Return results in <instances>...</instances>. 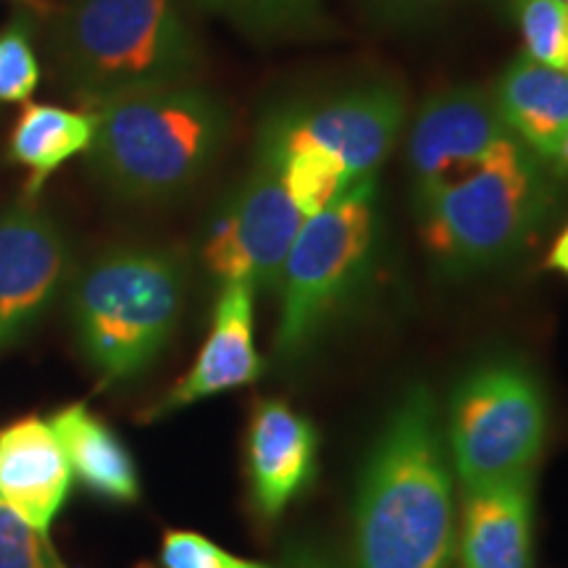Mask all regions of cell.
<instances>
[{
	"label": "cell",
	"instance_id": "obj_6",
	"mask_svg": "<svg viewBox=\"0 0 568 568\" xmlns=\"http://www.w3.org/2000/svg\"><path fill=\"white\" fill-rule=\"evenodd\" d=\"M376 237V176L355 182L329 209L305 219L276 280L274 358L301 364L324 326L364 282Z\"/></svg>",
	"mask_w": 568,
	"mask_h": 568
},
{
	"label": "cell",
	"instance_id": "obj_17",
	"mask_svg": "<svg viewBox=\"0 0 568 568\" xmlns=\"http://www.w3.org/2000/svg\"><path fill=\"white\" fill-rule=\"evenodd\" d=\"M51 426L67 453L71 474L92 495L111 503H134L140 497V477L132 453L116 432L95 416L88 406L61 408L51 418Z\"/></svg>",
	"mask_w": 568,
	"mask_h": 568
},
{
	"label": "cell",
	"instance_id": "obj_18",
	"mask_svg": "<svg viewBox=\"0 0 568 568\" xmlns=\"http://www.w3.org/2000/svg\"><path fill=\"white\" fill-rule=\"evenodd\" d=\"M95 111L27 103L9 140L11 159L30 172L27 197H38L45 182L74 155L88 153L95 138Z\"/></svg>",
	"mask_w": 568,
	"mask_h": 568
},
{
	"label": "cell",
	"instance_id": "obj_3",
	"mask_svg": "<svg viewBox=\"0 0 568 568\" xmlns=\"http://www.w3.org/2000/svg\"><path fill=\"white\" fill-rule=\"evenodd\" d=\"M90 111L98 124L84 163L124 203L182 195L205 174L230 130L224 105L195 82L132 92Z\"/></svg>",
	"mask_w": 568,
	"mask_h": 568
},
{
	"label": "cell",
	"instance_id": "obj_25",
	"mask_svg": "<svg viewBox=\"0 0 568 568\" xmlns=\"http://www.w3.org/2000/svg\"><path fill=\"white\" fill-rule=\"evenodd\" d=\"M280 568H337L329 552L308 542H293L284 550V560Z\"/></svg>",
	"mask_w": 568,
	"mask_h": 568
},
{
	"label": "cell",
	"instance_id": "obj_9",
	"mask_svg": "<svg viewBox=\"0 0 568 568\" xmlns=\"http://www.w3.org/2000/svg\"><path fill=\"white\" fill-rule=\"evenodd\" d=\"M305 216L290 201L274 166L255 159L251 174L216 211L203 240V261L219 282L274 290Z\"/></svg>",
	"mask_w": 568,
	"mask_h": 568
},
{
	"label": "cell",
	"instance_id": "obj_2",
	"mask_svg": "<svg viewBox=\"0 0 568 568\" xmlns=\"http://www.w3.org/2000/svg\"><path fill=\"white\" fill-rule=\"evenodd\" d=\"M55 80L84 109L195 82L201 45L176 0H67L48 21Z\"/></svg>",
	"mask_w": 568,
	"mask_h": 568
},
{
	"label": "cell",
	"instance_id": "obj_28",
	"mask_svg": "<svg viewBox=\"0 0 568 568\" xmlns=\"http://www.w3.org/2000/svg\"><path fill=\"white\" fill-rule=\"evenodd\" d=\"M237 3H253V6H274V9H282V6H297L303 0H237Z\"/></svg>",
	"mask_w": 568,
	"mask_h": 568
},
{
	"label": "cell",
	"instance_id": "obj_11",
	"mask_svg": "<svg viewBox=\"0 0 568 568\" xmlns=\"http://www.w3.org/2000/svg\"><path fill=\"white\" fill-rule=\"evenodd\" d=\"M516 134L497 113L493 92L460 84L437 92L410 124L406 159L414 203L477 172Z\"/></svg>",
	"mask_w": 568,
	"mask_h": 568
},
{
	"label": "cell",
	"instance_id": "obj_27",
	"mask_svg": "<svg viewBox=\"0 0 568 568\" xmlns=\"http://www.w3.org/2000/svg\"><path fill=\"white\" fill-rule=\"evenodd\" d=\"M548 163V172L560 176V180H568V126L566 132L560 134V140L556 142V148H552L550 159L545 161Z\"/></svg>",
	"mask_w": 568,
	"mask_h": 568
},
{
	"label": "cell",
	"instance_id": "obj_29",
	"mask_svg": "<svg viewBox=\"0 0 568 568\" xmlns=\"http://www.w3.org/2000/svg\"><path fill=\"white\" fill-rule=\"evenodd\" d=\"M21 3H32V0H21Z\"/></svg>",
	"mask_w": 568,
	"mask_h": 568
},
{
	"label": "cell",
	"instance_id": "obj_7",
	"mask_svg": "<svg viewBox=\"0 0 568 568\" xmlns=\"http://www.w3.org/2000/svg\"><path fill=\"white\" fill-rule=\"evenodd\" d=\"M545 439L548 395L521 361H485L453 389L447 447L464 489L527 477Z\"/></svg>",
	"mask_w": 568,
	"mask_h": 568
},
{
	"label": "cell",
	"instance_id": "obj_22",
	"mask_svg": "<svg viewBox=\"0 0 568 568\" xmlns=\"http://www.w3.org/2000/svg\"><path fill=\"white\" fill-rule=\"evenodd\" d=\"M161 568H272L258 560L232 556L213 539L195 531H166L159 552Z\"/></svg>",
	"mask_w": 568,
	"mask_h": 568
},
{
	"label": "cell",
	"instance_id": "obj_30",
	"mask_svg": "<svg viewBox=\"0 0 568 568\" xmlns=\"http://www.w3.org/2000/svg\"><path fill=\"white\" fill-rule=\"evenodd\" d=\"M564 3H568V0H564Z\"/></svg>",
	"mask_w": 568,
	"mask_h": 568
},
{
	"label": "cell",
	"instance_id": "obj_1",
	"mask_svg": "<svg viewBox=\"0 0 568 568\" xmlns=\"http://www.w3.org/2000/svg\"><path fill=\"white\" fill-rule=\"evenodd\" d=\"M456 552L453 477L435 397L397 400L361 474L355 568H450Z\"/></svg>",
	"mask_w": 568,
	"mask_h": 568
},
{
	"label": "cell",
	"instance_id": "obj_16",
	"mask_svg": "<svg viewBox=\"0 0 568 568\" xmlns=\"http://www.w3.org/2000/svg\"><path fill=\"white\" fill-rule=\"evenodd\" d=\"M497 113L516 140L548 161L568 126V71L521 55L503 71L493 92Z\"/></svg>",
	"mask_w": 568,
	"mask_h": 568
},
{
	"label": "cell",
	"instance_id": "obj_26",
	"mask_svg": "<svg viewBox=\"0 0 568 568\" xmlns=\"http://www.w3.org/2000/svg\"><path fill=\"white\" fill-rule=\"evenodd\" d=\"M545 264H548V268H552V272L568 276V226L556 237V243H552Z\"/></svg>",
	"mask_w": 568,
	"mask_h": 568
},
{
	"label": "cell",
	"instance_id": "obj_10",
	"mask_svg": "<svg viewBox=\"0 0 568 568\" xmlns=\"http://www.w3.org/2000/svg\"><path fill=\"white\" fill-rule=\"evenodd\" d=\"M71 276L67 232L38 197L0 209V355L51 314Z\"/></svg>",
	"mask_w": 568,
	"mask_h": 568
},
{
	"label": "cell",
	"instance_id": "obj_21",
	"mask_svg": "<svg viewBox=\"0 0 568 568\" xmlns=\"http://www.w3.org/2000/svg\"><path fill=\"white\" fill-rule=\"evenodd\" d=\"M531 61L568 71V3L564 0H510Z\"/></svg>",
	"mask_w": 568,
	"mask_h": 568
},
{
	"label": "cell",
	"instance_id": "obj_23",
	"mask_svg": "<svg viewBox=\"0 0 568 568\" xmlns=\"http://www.w3.org/2000/svg\"><path fill=\"white\" fill-rule=\"evenodd\" d=\"M0 568H59L45 537L0 500Z\"/></svg>",
	"mask_w": 568,
	"mask_h": 568
},
{
	"label": "cell",
	"instance_id": "obj_20",
	"mask_svg": "<svg viewBox=\"0 0 568 568\" xmlns=\"http://www.w3.org/2000/svg\"><path fill=\"white\" fill-rule=\"evenodd\" d=\"M38 84L40 59L34 48V17L27 9H19L0 30V105L30 103Z\"/></svg>",
	"mask_w": 568,
	"mask_h": 568
},
{
	"label": "cell",
	"instance_id": "obj_15",
	"mask_svg": "<svg viewBox=\"0 0 568 568\" xmlns=\"http://www.w3.org/2000/svg\"><path fill=\"white\" fill-rule=\"evenodd\" d=\"M531 474L464 489L458 556L464 568H531L535 564Z\"/></svg>",
	"mask_w": 568,
	"mask_h": 568
},
{
	"label": "cell",
	"instance_id": "obj_4",
	"mask_svg": "<svg viewBox=\"0 0 568 568\" xmlns=\"http://www.w3.org/2000/svg\"><path fill=\"white\" fill-rule=\"evenodd\" d=\"M184 290L182 258L161 247H113L71 276V329L103 385L155 364L182 318Z\"/></svg>",
	"mask_w": 568,
	"mask_h": 568
},
{
	"label": "cell",
	"instance_id": "obj_12",
	"mask_svg": "<svg viewBox=\"0 0 568 568\" xmlns=\"http://www.w3.org/2000/svg\"><path fill=\"white\" fill-rule=\"evenodd\" d=\"M253 324L255 290L247 282H224L213 305L211 329L197 351L195 364L145 410V422L176 414L205 397L253 385L264 374V358L255 347Z\"/></svg>",
	"mask_w": 568,
	"mask_h": 568
},
{
	"label": "cell",
	"instance_id": "obj_19",
	"mask_svg": "<svg viewBox=\"0 0 568 568\" xmlns=\"http://www.w3.org/2000/svg\"><path fill=\"white\" fill-rule=\"evenodd\" d=\"M255 159L266 161L268 166L276 169L290 201L295 203V209L305 219L329 209L339 195H345L355 184L347 174L343 159L318 145H301L280 155L255 153Z\"/></svg>",
	"mask_w": 568,
	"mask_h": 568
},
{
	"label": "cell",
	"instance_id": "obj_14",
	"mask_svg": "<svg viewBox=\"0 0 568 568\" xmlns=\"http://www.w3.org/2000/svg\"><path fill=\"white\" fill-rule=\"evenodd\" d=\"M71 466L51 422L27 416L0 429V500L48 537L67 500Z\"/></svg>",
	"mask_w": 568,
	"mask_h": 568
},
{
	"label": "cell",
	"instance_id": "obj_8",
	"mask_svg": "<svg viewBox=\"0 0 568 568\" xmlns=\"http://www.w3.org/2000/svg\"><path fill=\"white\" fill-rule=\"evenodd\" d=\"M406 126V92L376 80L314 105L284 109L261 126L255 153L280 155L318 145L339 155L353 182L376 176Z\"/></svg>",
	"mask_w": 568,
	"mask_h": 568
},
{
	"label": "cell",
	"instance_id": "obj_5",
	"mask_svg": "<svg viewBox=\"0 0 568 568\" xmlns=\"http://www.w3.org/2000/svg\"><path fill=\"white\" fill-rule=\"evenodd\" d=\"M550 209V172L521 140H510L464 180L416 201L426 253L450 276L506 264L527 247Z\"/></svg>",
	"mask_w": 568,
	"mask_h": 568
},
{
	"label": "cell",
	"instance_id": "obj_13",
	"mask_svg": "<svg viewBox=\"0 0 568 568\" xmlns=\"http://www.w3.org/2000/svg\"><path fill=\"white\" fill-rule=\"evenodd\" d=\"M318 432L284 400L255 403L245 437L251 506L261 521L282 518L316 474Z\"/></svg>",
	"mask_w": 568,
	"mask_h": 568
},
{
	"label": "cell",
	"instance_id": "obj_24",
	"mask_svg": "<svg viewBox=\"0 0 568 568\" xmlns=\"http://www.w3.org/2000/svg\"><path fill=\"white\" fill-rule=\"evenodd\" d=\"M445 0H364L368 11L387 21H414L435 13Z\"/></svg>",
	"mask_w": 568,
	"mask_h": 568
}]
</instances>
